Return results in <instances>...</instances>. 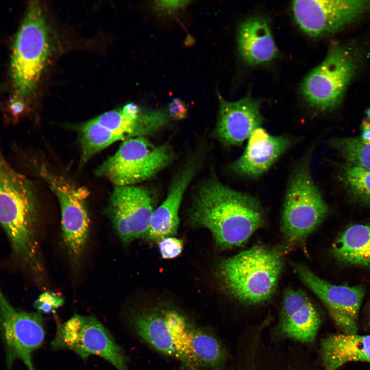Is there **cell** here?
<instances>
[{
    "instance_id": "27",
    "label": "cell",
    "mask_w": 370,
    "mask_h": 370,
    "mask_svg": "<svg viewBox=\"0 0 370 370\" xmlns=\"http://www.w3.org/2000/svg\"><path fill=\"white\" fill-rule=\"evenodd\" d=\"M64 303V299L58 294L45 291L40 294L34 303V307L40 312L45 313H53Z\"/></svg>"
},
{
    "instance_id": "21",
    "label": "cell",
    "mask_w": 370,
    "mask_h": 370,
    "mask_svg": "<svg viewBox=\"0 0 370 370\" xmlns=\"http://www.w3.org/2000/svg\"><path fill=\"white\" fill-rule=\"evenodd\" d=\"M132 324L136 334L159 353L179 360L164 309L143 311L136 314Z\"/></svg>"
},
{
    "instance_id": "18",
    "label": "cell",
    "mask_w": 370,
    "mask_h": 370,
    "mask_svg": "<svg viewBox=\"0 0 370 370\" xmlns=\"http://www.w3.org/2000/svg\"><path fill=\"white\" fill-rule=\"evenodd\" d=\"M281 320L284 333L302 342L314 340L321 322L319 313L307 295L300 290L290 288L284 292Z\"/></svg>"
},
{
    "instance_id": "33",
    "label": "cell",
    "mask_w": 370,
    "mask_h": 370,
    "mask_svg": "<svg viewBox=\"0 0 370 370\" xmlns=\"http://www.w3.org/2000/svg\"><path fill=\"white\" fill-rule=\"evenodd\" d=\"M367 324H368V325H370V311H369V315L368 317Z\"/></svg>"
},
{
    "instance_id": "25",
    "label": "cell",
    "mask_w": 370,
    "mask_h": 370,
    "mask_svg": "<svg viewBox=\"0 0 370 370\" xmlns=\"http://www.w3.org/2000/svg\"><path fill=\"white\" fill-rule=\"evenodd\" d=\"M340 178L345 190L353 200L370 206V170L346 163Z\"/></svg>"
},
{
    "instance_id": "1",
    "label": "cell",
    "mask_w": 370,
    "mask_h": 370,
    "mask_svg": "<svg viewBox=\"0 0 370 370\" xmlns=\"http://www.w3.org/2000/svg\"><path fill=\"white\" fill-rule=\"evenodd\" d=\"M189 217L194 226L209 230L221 249L243 245L263 222L256 198L230 188L215 177L198 187Z\"/></svg>"
},
{
    "instance_id": "10",
    "label": "cell",
    "mask_w": 370,
    "mask_h": 370,
    "mask_svg": "<svg viewBox=\"0 0 370 370\" xmlns=\"http://www.w3.org/2000/svg\"><path fill=\"white\" fill-rule=\"evenodd\" d=\"M0 333L6 351L7 370L22 360L28 370H35L32 354L45 339L43 319L39 313L14 307L0 288Z\"/></svg>"
},
{
    "instance_id": "26",
    "label": "cell",
    "mask_w": 370,
    "mask_h": 370,
    "mask_svg": "<svg viewBox=\"0 0 370 370\" xmlns=\"http://www.w3.org/2000/svg\"><path fill=\"white\" fill-rule=\"evenodd\" d=\"M346 163L370 170V140L359 137H337L330 142Z\"/></svg>"
},
{
    "instance_id": "3",
    "label": "cell",
    "mask_w": 370,
    "mask_h": 370,
    "mask_svg": "<svg viewBox=\"0 0 370 370\" xmlns=\"http://www.w3.org/2000/svg\"><path fill=\"white\" fill-rule=\"evenodd\" d=\"M283 267L277 251L254 246L222 261L217 275L224 290L251 304L263 302L274 292Z\"/></svg>"
},
{
    "instance_id": "31",
    "label": "cell",
    "mask_w": 370,
    "mask_h": 370,
    "mask_svg": "<svg viewBox=\"0 0 370 370\" xmlns=\"http://www.w3.org/2000/svg\"><path fill=\"white\" fill-rule=\"evenodd\" d=\"M9 108L12 115L16 119L25 110V102L21 100L13 99L10 102Z\"/></svg>"
},
{
    "instance_id": "5",
    "label": "cell",
    "mask_w": 370,
    "mask_h": 370,
    "mask_svg": "<svg viewBox=\"0 0 370 370\" xmlns=\"http://www.w3.org/2000/svg\"><path fill=\"white\" fill-rule=\"evenodd\" d=\"M174 158L169 143L156 145L146 137L130 138L99 166L96 174L115 187L135 186L164 169Z\"/></svg>"
},
{
    "instance_id": "32",
    "label": "cell",
    "mask_w": 370,
    "mask_h": 370,
    "mask_svg": "<svg viewBox=\"0 0 370 370\" xmlns=\"http://www.w3.org/2000/svg\"><path fill=\"white\" fill-rule=\"evenodd\" d=\"M366 114L367 116L368 119L370 120V108H368L366 111Z\"/></svg>"
},
{
    "instance_id": "14",
    "label": "cell",
    "mask_w": 370,
    "mask_h": 370,
    "mask_svg": "<svg viewBox=\"0 0 370 370\" xmlns=\"http://www.w3.org/2000/svg\"><path fill=\"white\" fill-rule=\"evenodd\" d=\"M219 99L215 136L226 145H239L263 122L260 102L250 95L235 101Z\"/></svg>"
},
{
    "instance_id": "11",
    "label": "cell",
    "mask_w": 370,
    "mask_h": 370,
    "mask_svg": "<svg viewBox=\"0 0 370 370\" xmlns=\"http://www.w3.org/2000/svg\"><path fill=\"white\" fill-rule=\"evenodd\" d=\"M369 9V1L298 0L292 3L298 25L316 38L337 31Z\"/></svg>"
},
{
    "instance_id": "16",
    "label": "cell",
    "mask_w": 370,
    "mask_h": 370,
    "mask_svg": "<svg viewBox=\"0 0 370 370\" xmlns=\"http://www.w3.org/2000/svg\"><path fill=\"white\" fill-rule=\"evenodd\" d=\"M170 118L166 110H142L137 104L130 103L120 108L106 112L94 120L120 135L124 141L156 133L168 123Z\"/></svg>"
},
{
    "instance_id": "29",
    "label": "cell",
    "mask_w": 370,
    "mask_h": 370,
    "mask_svg": "<svg viewBox=\"0 0 370 370\" xmlns=\"http://www.w3.org/2000/svg\"><path fill=\"white\" fill-rule=\"evenodd\" d=\"M169 115L173 119L182 120L187 116L188 109L184 102L180 99H173L168 104Z\"/></svg>"
},
{
    "instance_id": "30",
    "label": "cell",
    "mask_w": 370,
    "mask_h": 370,
    "mask_svg": "<svg viewBox=\"0 0 370 370\" xmlns=\"http://www.w3.org/2000/svg\"><path fill=\"white\" fill-rule=\"evenodd\" d=\"M189 1H159L157 4L162 10H173L186 5Z\"/></svg>"
},
{
    "instance_id": "22",
    "label": "cell",
    "mask_w": 370,
    "mask_h": 370,
    "mask_svg": "<svg viewBox=\"0 0 370 370\" xmlns=\"http://www.w3.org/2000/svg\"><path fill=\"white\" fill-rule=\"evenodd\" d=\"M331 251L342 263L370 267V223L349 226L335 240Z\"/></svg>"
},
{
    "instance_id": "20",
    "label": "cell",
    "mask_w": 370,
    "mask_h": 370,
    "mask_svg": "<svg viewBox=\"0 0 370 370\" xmlns=\"http://www.w3.org/2000/svg\"><path fill=\"white\" fill-rule=\"evenodd\" d=\"M321 355L325 370H336L351 362L370 363V335H330L322 342Z\"/></svg>"
},
{
    "instance_id": "28",
    "label": "cell",
    "mask_w": 370,
    "mask_h": 370,
    "mask_svg": "<svg viewBox=\"0 0 370 370\" xmlns=\"http://www.w3.org/2000/svg\"><path fill=\"white\" fill-rule=\"evenodd\" d=\"M159 249L162 258L172 259L180 254L183 249V242L174 236L165 237L158 243Z\"/></svg>"
},
{
    "instance_id": "23",
    "label": "cell",
    "mask_w": 370,
    "mask_h": 370,
    "mask_svg": "<svg viewBox=\"0 0 370 370\" xmlns=\"http://www.w3.org/2000/svg\"><path fill=\"white\" fill-rule=\"evenodd\" d=\"M191 350L198 367L212 370L221 368L225 353L217 339L206 330L193 328L191 335Z\"/></svg>"
},
{
    "instance_id": "2",
    "label": "cell",
    "mask_w": 370,
    "mask_h": 370,
    "mask_svg": "<svg viewBox=\"0 0 370 370\" xmlns=\"http://www.w3.org/2000/svg\"><path fill=\"white\" fill-rule=\"evenodd\" d=\"M39 208L33 183L9 164L0 147V226L20 265L31 264L40 256Z\"/></svg>"
},
{
    "instance_id": "7",
    "label": "cell",
    "mask_w": 370,
    "mask_h": 370,
    "mask_svg": "<svg viewBox=\"0 0 370 370\" xmlns=\"http://www.w3.org/2000/svg\"><path fill=\"white\" fill-rule=\"evenodd\" d=\"M357 66V57L351 49L332 45L324 60L303 81L301 90L304 100L310 106L321 111L337 107Z\"/></svg>"
},
{
    "instance_id": "12",
    "label": "cell",
    "mask_w": 370,
    "mask_h": 370,
    "mask_svg": "<svg viewBox=\"0 0 370 370\" xmlns=\"http://www.w3.org/2000/svg\"><path fill=\"white\" fill-rule=\"evenodd\" d=\"M296 269L304 284L324 303L342 333L356 334L364 287L332 284L303 265H297Z\"/></svg>"
},
{
    "instance_id": "24",
    "label": "cell",
    "mask_w": 370,
    "mask_h": 370,
    "mask_svg": "<svg viewBox=\"0 0 370 370\" xmlns=\"http://www.w3.org/2000/svg\"><path fill=\"white\" fill-rule=\"evenodd\" d=\"M80 134L81 164L85 163L109 145L123 140L120 135L99 124L94 119L81 126Z\"/></svg>"
},
{
    "instance_id": "13",
    "label": "cell",
    "mask_w": 370,
    "mask_h": 370,
    "mask_svg": "<svg viewBox=\"0 0 370 370\" xmlns=\"http://www.w3.org/2000/svg\"><path fill=\"white\" fill-rule=\"evenodd\" d=\"M108 210L116 233L123 243L127 244L144 238L154 209L147 190L131 186L115 187Z\"/></svg>"
},
{
    "instance_id": "8",
    "label": "cell",
    "mask_w": 370,
    "mask_h": 370,
    "mask_svg": "<svg viewBox=\"0 0 370 370\" xmlns=\"http://www.w3.org/2000/svg\"><path fill=\"white\" fill-rule=\"evenodd\" d=\"M29 164L57 197L63 242L70 256L79 258L85 249L89 232V218L85 202L88 195L87 190L53 173L43 163L31 161Z\"/></svg>"
},
{
    "instance_id": "19",
    "label": "cell",
    "mask_w": 370,
    "mask_h": 370,
    "mask_svg": "<svg viewBox=\"0 0 370 370\" xmlns=\"http://www.w3.org/2000/svg\"><path fill=\"white\" fill-rule=\"evenodd\" d=\"M238 44L243 59L251 65L270 62L277 54L269 26L266 20L259 17L249 18L240 25Z\"/></svg>"
},
{
    "instance_id": "15",
    "label": "cell",
    "mask_w": 370,
    "mask_h": 370,
    "mask_svg": "<svg viewBox=\"0 0 370 370\" xmlns=\"http://www.w3.org/2000/svg\"><path fill=\"white\" fill-rule=\"evenodd\" d=\"M242 155L231 165V170L240 176L255 178L266 172L289 147L290 139L270 134L261 126L247 139Z\"/></svg>"
},
{
    "instance_id": "4",
    "label": "cell",
    "mask_w": 370,
    "mask_h": 370,
    "mask_svg": "<svg viewBox=\"0 0 370 370\" xmlns=\"http://www.w3.org/2000/svg\"><path fill=\"white\" fill-rule=\"evenodd\" d=\"M50 50L47 25L37 1L30 2L13 49L11 75L14 99L32 95L45 67Z\"/></svg>"
},
{
    "instance_id": "9",
    "label": "cell",
    "mask_w": 370,
    "mask_h": 370,
    "mask_svg": "<svg viewBox=\"0 0 370 370\" xmlns=\"http://www.w3.org/2000/svg\"><path fill=\"white\" fill-rule=\"evenodd\" d=\"M51 344L54 349L72 350L82 359L96 355L109 362L118 370H127V359L122 348L93 316L76 314L59 325Z\"/></svg>"
},
{
    "instance_id": "6",
    "label": "cell",
    "mask_w": 370,
    "mask_h": 370,
    "mask_svg": "<svg viewBox=\"0 0 370 370\" xmlns=\"http://www.w3.org/2000/svg\"><path fill=\"white\" fill-rule=\"evenodd\" d=\"M328 206L311 176L308 163L294 171L286 192L282 228L288 240H302L323 221Z\"/></svg>"
},
{
    "instance_id": "17",
    "label": "cell",
    "mask_w": 370,
    "mask_h": 370,
    "mask_svg": "<svg viewBox=\"0 0 370 370\" xmlns=\"http://www.w3.org/2000/svg\"><path fill=\"white\" fill-rule=\"evenodd\" d=\"M197 161L190 160L173 179L167 196L154 210L144 239L159 243L177 234L179 224V210L183 195L197 170Z\"/></svg>"
}]
</instances>
